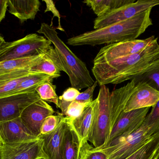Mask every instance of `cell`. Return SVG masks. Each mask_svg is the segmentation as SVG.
Listing matches in <instances>:
<instances>
[{"mask_svg": "<svg viewBox=\"0 0 159 159\" xmlns=\"http://www.w3.org/2000/svg\"><path fill=\"white\" fill-rule=\"evenodd\" d=\"M80 159H107V156L101 150L93 147L88 140L80 143Z\"/></svg>", "mask_w": 159, "mask_h": 159, "instance_id": "28", "label": "cell"}, {"mask_svg": "<svg viewBox=\"0 0 159 159\" xmlns=\"http://www.w3.org/2000/svg\"><path fill=\"white\" fill-rule=\"evenodd\" d=\"M95 103L94 100L86 106L80 116L71 119L72 126L76 132L80 143L83 140H88L92 124Z\"/></svg>", "mask_w": 159, "mask_h": 159, "instance_id": "19", "label": "cell"}, {"mask_svg": "<svg viewBox=\"0 0 159 159\" xmlns=\"http://www.w3.org/2000/svg\"><path fill=\"white\" fill-rule=\"evenodd\" d=\"M110 94L106 86H101L95 99L94 115L88 141L96 149L106 147L111 132Z\"/></svg>", "mask_w": 159, "mask_h": 159, "instance_id": "4", "label": "cell"}, {"mask_svg": "<svg viewBox=\"0 0 159 159\" xmlns=\"http://www.w3.org/2000/svg\"><path fill=\"white\" fill-rule=\"evenodd\" d=\"M67 122V117H62L54 131L39 136L43 140V153L47 159H62L61 145Z\"/></svg>", "mask_w": 159, "mask_h": 159, "instance_id": "15", "label": "cell"}, {"mask_svg": "<svg viewBox=\"0 0 159 159\" xmlns=\"http://www.w3.org/2000/svg\"><path fill=\"white\" fill-rule=\"evenodd\" d=\"M0 141H1V139H0Z\"/></svg>", "mask_w": 159, "mask_h": 159, "instance_id": "39", "label": "cell"}, {"mask_svg": "<svg viewBox=\"0 0 159 159\" xmlns=\"http://www.w3.org/2000/svg\"><path fill=\"white\" fill-rule=\"evenodd\" d=\"M56 87L53 83L47 82L39 86L36 91L42 100L53 103L57 107L59 97L56 93Z\"/></svg>", "mask_w": 159, "mask_h": 159, "instance_id": "27", "label": "cell"}, {"mask_svg": "<svg viewBox=\"0 0 159 159\" xmlns=\"http://www.w3.org/2000/svg\"><path fill=\"white\" fill-rule=\"evenodd\" d=\"M46 159L43 158H39V159Z\"/></svg>", "mask_w": 159, "mask_h": 159, "instance_id": "38", "label": "cell"}, {"mask_svg": "<svg viewBox=\"0 0 159 159\" xmlns=\"http://www.w3.org/2000/svg\"><path fill=\"white\" fill-rule=\"evenodd\" d=\"M30 70L32 72L44 74L57 78L61 76L60 70L46 54L40 61Z\"/></svg>", "mask_w": 159, "mask_h": 159, "instance_id": "26", "label": "cell"}, {"mask_svg": "<svg viewBox=\"0 0 159 159\" xmlns=\"http://www.w3.org/2000/svg\"><path fill=\"white\" fill-rule=\"evenodd\" d=\"M136 0H85L83 2L89 7L97 17L119 8Z\"/></svg>", "mask_w": 159, "mask_h": 159, "instance_id": "23", "label": "cell"}, {"mask_svg": "<svg viewBox=\"0 0 159 159\" xmlns=\"http://www.w3.org/2000/svg\"><path fill=\"white\" fill-rule=\"evenodd\" d=\"M80 93L77 89L74 87H70L63 92L61 96L59 97V99L71 102L75 101Z\"/></svg>", "mask_w": 159, "mask_h": 159, "instance_id": "33", "label": "cell"}, {"mask_svg": "<svg viewBox=\"0 0 159 159\" xmlns=\"http://www.w3.org/2000/svg\"><path fill=\"white\" fill-rule=\"evenodd\" d=\"M143 125L148 129L149 133L152 136L159 132V100L152 107L151 112L147 116Z\"/></svg>", "mask_w": 159, "mask_h": 159, "instance_id": "29", "label": "cell"}, {"mask_svg": "<svg viewBox=\"0 0 159 159\" xmlns=\"http://www.w3.org/2000/svg\"><path fill=\"white\" fill-rule=\"evenodd\" d=\"M46 37L30 34L19 40L6 42L0 48V62L44 55L52 47Z\"/></svg>", "mask_w": 159, "mask_h": 159, "instance_id": "5", "label": "cell"}, {"mask_svg": "<svg viewBox=\"0 0 159 159\" xmlns=\"http://www.w3.org/2000/svg\"><path fill=\"white\" fill-rule=\"evenodd\" d=\"M151 136L148 129L143 124L133 133L115 139L102 149L94 148L105 153L107 159H126L143 146Z\"/></svg>", "mask_w": 159, "mask_h": 159, "instance_id": "6", "label": "cell"}, {"mask_svg": "<svg viewBox=\"0 0 159 159\" xmlns=\"http://www.w3.org/2000/svg\"><path fill=\"white\" fill-rule=\"evenodd\" d=\"M135 84L144 83L159 91V58L133 79Z\"/></svg>", "mask_w": 159, "mask_h": 159, "instance_id": "24", "label": "cell"}, {"mask_svg": "<svg viewBox=\"0 0 159 159\" xmlns=\"http://www.w3.org/2000/svg\"><path fill=\"white\" fill-rule=\"evenodd\" d=\"M40 99L36 91L0 98V122L20 117L28 106Z\"/></svg>", "mask_w": 159, "mask_h": 159, "instance_id": "10", "label": "cell"}, {"mask_svg": "<svg viewBox=\"0 0 159 159\" xmlns=\"http://www.w3.org/2000/svg\"><path fill=\"white\" fill-rule=\"evenodd\" d=\"M155 159H159V153L157 155V157H155Z\"/></svg>", "mask_w": 159, "mask_h": 159, "instance_id": "37", "label": "cell"}, {"mask_svg": "<svg viewBox=\"0 0 159 159\" xmlns=\"http://www.w3.org/2000/svg\"><path fill=\"white\" fill-rule=\"evenodd\" d=\"M80 142L73 128L71 119L67 117V126L61 145L62 159H80Z\"/></svg>", "mask_w": 159, "mask_h": 159, "instance_id": "18", "label": "cell"}, {"mask_svg": "<svg viewBox=\"0 0 159 159\" xmlns=\"http://www.w3.org/2000/svg\"><path fill=\"white\" fill-rule=\"evenodd\" d=\"M135 84L133 80L122 87L111 92L110 98L111 131L120 116L124 112L127 102L135 90Z\"/></svg>", "mask_w": 159, "mask_h": 159, "instance_id": "16", "label": "cell"}, {"mask_svg": "<svg viewBox=\"0 0 159 159\" xmlns=\"http://www.w3.org/2000/svg\"><path fill=\"white\" fill-rule=\"evenodd\" d=\"M152 9L127 20L71 37L67 44L72 46H95L135 40L153 25L150 18Z\"/></svg>", "mask_w": 159, "mask_h": 159, "instance_id": "2", "label": "cell"}, {"mask_svg": "<svg viewBox=\"0 0 159 159\" xmlns=\"http://www.w3.org/2000/svg\"><path fill=\"white\" fill-rule=\"evenodd\" d=\"M44 55L0 62V75L20 70H30L40 61Z\"/></svg>", "mask_w": 159, "mask_h": 159, "instance_id": "22", "label": "cell"}, {"mask_svg": "<svg viewBox=\"0 0 159 159\" xmlns=\"http://www.w3.org/2000/svg\"><path fill=\"white\" fill-rule=\"evenodd\" d=\"M157 6H159V0L136 1L97 17L94 20L93 28L100 29L127 20Z\"/></svg>", "mask_w": 159, "mask_h": 159, "instance_id": "7", "label": "cell"}, {"mask_svg": "<svg viewBox=\"0 0 159 159\" xmlns=\"http://www.w3.org/2000/svg\"><path fill=\"white\" fill-rule=\"evenodd\" d=\"M159 100V91L144 82L138 83L126 104L124 112L153 107Z\"/></svg>", "mask_w": 159, "mask_h": 159, "instance_id": "13", "label": "cell"}, {"mask_svg": "<svg viewBox=\"0 0 159 159\" xmlns=\"http://www.w3.org/2000/svg\"><path fill=\"white\" fill-rule=\"evenodd\" d=\"M7 7V0H0V23L5 17Z\"/></svg>", "mask_w": 159, "mask_h": 159, "instance_id": "35", "label": "cell"}, {"mask_svg": "<svg viewBox=\"0 0 159 159\" xmlns=\"http://www.w3.org/2000/svg\"><path fill=\"white\" fill-rule=\"evenodd\" d=\"M24 126L20 117L0 122V139L5 143H20L38 139Z\"/></svg>", "mask_w": 159, "mask_h": 159, "instance_id": "14", "label": "cell"}, {"mask_svg": "<svg viewBox=\"0 0 159 159\" xmlns=\"http://www.w3.org/2000/svg\"><path fill=\"white\" fill-rule=\"evenodd\" d=\"M43 146V140L40 137L35 140L13 143H5L1 140L0 159H46Z\"/></svg>", "mask_w": 159, "mask_h": 159, "instance_id": "9", "label": "cell"}, {"mask_svg": "<svg viewBox=\"0 0 159 159\" xmlns=\"http://www.w3.org/2000/svg\"><path fill=\"white\" fill-rule=\"evenodd\" d=\"M7 4L9 13L18 18L21 23L34 19L41 5L38 0H7Z\"/></svg>", "mask_w": 159, "mask_h": 159, "instance_id": "17", "label": "cell"}, {"mask_svg": "<svg viewBox=\"0 0 159 159\" xmlns=\"http://www.w3.org/2000/svg\"><path fill=\"white\" fill-rule=\"evenodd\" d=\"M98 82L95 81L93 86L87 88L85 91L80 93L75 101L85 104H89L92 102L93 101V92Z\"/></svg>", "mask_w": 159, "mask_h": 159, "instance_id": "32", "label": "cell"}, {"mask_svg": "<svg viewBox=\"0 0 159 159\" xmlns=\"http://www.w3.org/2000/svg\"><path fill=\"white\" fill-rule=\"evenodd\" d=\"M31 73L23 70L0 75V98L11 96L20 83Z\"/></svg>", "mask_w": 159, "mask_h": 159, "instance_id": "20", "label": "cell"}, {"mask_svg": "<svg viewBox=\"0 0 159 159\" xmlns=\"http://www.w3.org/2000/svg\"><path fill=\"white\" fill-rule=\"evenodd\" d=\"M63 116H64L61 113H59L57 115H52L48 117L44 120L41 127V135H45L54 131L58 125L61 119Z\"/></svg>", "mask_w": 159, "mask_h": 159, "instance_id": "30", "label": "cell"}, {"mask_svg": "<svg viewBox=\"0 0 159 159\" xmlns=\"http://www.w3.org/2000/svg\"><path fill=\"white\" fill-rule=\"evenodd\" d=\"M159 153V132L155 133L138 150L126 159H155Z\"/></svg>", "mask_w": 159, "mask_h": 159, "instance_id": "25", "label": "cell"}, {"mask_svg": "<svg viewBox=\"0 0 159 159\" xmlns=\"http://www.w3.org/2000/svg\"><path fill=\"white\" fill-rule=\"evenodd\" d=\"M57 78L40 73H31L20 83L12 95L35 92L36 89L42 84L47 82L53 83V80Z\"/></svg>", "mask_w": 159, "mask_h": 159, "instance_id": "21", "label": "cell"}, {"mask_svg": "<svg viewBox=\"0 0 159 159\" xmlns=\"http://www.w3.org/2000/svg\"><path fill=\"white\" fill-rule=\"evenodd\" d=\"M6 43V41H5L3 37L0 35V48Z\"/></svg>", "mask_w": 159, "mask_h": 159, "instance_id": "36", "label": "cell"}, {"mask_svg": "<svg viewBox=\"0 0 159 159\" xmlns=\"http://www.w3.org/2000/svg\"><path fill=\"white\" fill-rule=\"evenodd\" d=\"M37 32L43 34L54 45L60 62L61 71L68 75L72 87L79 90L93 85L95 81L91 76L85 63L78 58L59 37L54 27L47 23H42Z\"/></svg>", "mask_w": 159, "mask_h": 159, "instance_id": "3", "label": "cell"}, {"mask_svg": "<svg viewBox=\"0 0 159 159\" xmlns=\"http://www.w3.org/2000/svg\"><path fill=\"white\" fill-rule=\"evenodd\" d=\"M44 2L46 3V9L45 10V12H48V11H50L52 12L53 14H54V16L53 18L55 17H57L58 18V21H59V27H58V29L62 31H64V30L63 28L61 27V17L59 13L58 10H57V8H56V6H55V3H54V2L52 1H48V0H44Z\"/></svg>", "mask_w": 159, "mask_h": 159, "instance_id": "34", "label": "cell"}, {"mask_svg": "<svg viewBox=\"0 0 159 159\" xmlns=\"http://www.w3.org/2000/svg\"><path fill=\"white\" fill-rule=\"evenodd\" d=\"M89 104L83 103L76 101L71 102L69 105L65 116L71 119H75L81 115L84 109Z\"/></svg>", "mask_w": 159, "mask_h": 159, "instance_id": "31", "label": "cell"}, {"mask_svg": "<svg viewBox=\"0 0 159 159\" xmlns=\"http://www.w3.org/2000/svg\"><path fill=\"white\" fill-rule=\"evenodd\" d=\"M159 58L158 38L138 53L102 63H93L92 69L100 86L120 84L132 80Z\"/></svg>", "mask_w": 159, "mask_h": 159, "instance_id": "1", "label": "cell"}, {"mask_svg": "<svg viewBox=\"0 0 159 159\" xmlns=\"http://www.w3.org/2000/svg\"><path fill=\"white\" fill-rule=\"evenodd\" d=\"M54 113V109L46 101L40 99L28 106L22 112L20 118L28 130L39 137L44 121Z\"/></svg>", "mask_w": 159, "mask_h": 159, "instance_id": "11", "label": "cell"}, {"mask_svg": "<svg viewBox=\"0 0 159 159\" xmlns=\"http://www.w3.org/2000/svg\"><path fill=\"white\" fill-rule=\"evenodd\" d=\"M150 108L146 107L127 113L123 112L111 130L107 145L120 136L130 135L140 129Z\"/></svg>", "mask_w": 159, "mask_h": 159, "instance_id": "12", "label": "cell"}, {"mask_svg": "<svg viewBox=\"0 0 159 159\" xmlns=\"http://www.w3.org/2000/svg\"><path fill=\"white\" fill-rule=\"evenodd\" d=\"M157 37L154 35L143 40L109 44L102 48L93 60V63H102L136 54L151 44Z\"/></svg>", "mask_w": 159, "mask_h": 159, "instance_id": "8", "label": "cell"}]
</instances>
